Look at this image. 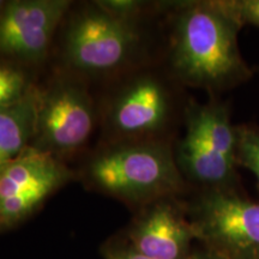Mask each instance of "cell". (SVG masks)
<instances>
[{
  "label": "cell",
  "instance_id": "obj_1",
  "mask_svg": "<svg viewBox=\"0 0 259 259\" xmlns=\"http://www.w3.org/2000/svg\"><path fill=\"white\" fill-rule=\"evenodd\" d=\"M233 22L212 5L197 6L181 18L174 52L179 72L197 83H216L238 69Z\"/></svg>",
  "mask_w": 259,
  "mask_h": 259
},
{
  "label": "cell",
  "instance_id": "obj_2",
  "mask_svg": "<svg viewBox=\"0 0 259 259\" xmlns=\"http://www.w3.org/2000/svg\"><path fill=\"white\" fill-rule=\"evenodd\" d=\"M89 178L105 192L131 200L163 193L179 185V174L170 155L153 144L109 149L92 161Z\"/></svg>",
  "mask_w": 259,
  "mask_h": 259
},
{
  "label": "cell",
  "instance_id": "obj_3",
  "mask_svg": "<svg viewBox=\"0 0 259 259\" xmlns=\"http://www.w3.org/2000/svg\"><path fill=\"white\" fill-rule=\"evenodd\" d=\"M69 179V170L54 155L25 148L0 167V227L24 219Z\"/></svg>",
  "mask_w": 259,
  "mask_h": 259
},
{
  "label": "cell",
  "instance_id": "obj_4",
  "mask_svg": "<svg viewBox=\"0 0 259 259\" xmlns=\"http://www.w3.org/2000/svg\"><path fill=\"white\" fill-rule=\"evenodd\" d=\"M93 126V105L85 90L59 83L40 94L31 147L52 155L71 153L88 141Z\"/></svg>",
  "mask_w": 259,
  "mask_h": 259
},
{
  "label": "cell",
  "instance_id": "obj_5",
  "mask_svg": "<svg viewBox=\"0 0 259 259\" xmlns=\"http://www.w3.org/2000/svg\"><path fill=\"white\" fill-rule=\"evenodd\" d=\"M137 32L126 18L101 9L80 15L71 25L66 41L70 63L92 72L113 70L127 59Z\"/></svg>",
  "mask_w": 259,
  "mask_h": 259
},
{
  "label": "cell",
  "instance_id": "obj_6",
  "mask_svg": "<svg viewBox=\"0 0 259 259\" xmlns=\"http://www.w3.org/2000/svg\"><path fill=\"white\" fill-rule=\"evenodd\" d=\"M69 5L65 0L9 3L0 14V51L22 59H40Z\"/></svg>",
  "mask_w": 259,
  "mask_h": 259
},
{
  "label": "cell",
  "instance_id": "obj_7",
  "mask_svg": "<svg viewBox=\"0 0 259 259\" xmlns=\"http://www.w3.org/2000/svg\"><path fill=\"white\" fill-rule=\"evenodd\" d=\"M206 231L238 252L259 248V204L215 194L204 204Z\"/></svg>",
  "mask_w": 259,
  "mask_h": 259
},
{
  "label": "cell",
  "instance_id": "obj_8",
  "mask_svg": "<svg viewBox=\"0 0 259 259\" xmlns=\"http://www.w3.org/2000/svg\"><path fill=\"white\" fill-rule=\"evenodd\" d=\"M166 112L163 90L155 80L143 78L130 85L116 100L111 122L120 134H145L162 124Z\"/></svg>",
  "mask_w": 259,
  "mask_h": 259
},
{
  "label": "cell",
  "instance_id": "obj_9",
  "mask_svg": "<svg viewBox=\"0 0 259 259\" xmlns=\"http://www.w3.org/2000/svg\"><path fill=\"white\" fill-rule=\"evenodd\" d=\"M186 226L168 206H157L132 233L134 248L150 259H179L189 242Z\"/></svg>",
  "mask_w": 259,
  "mask_h": 259
},
{
  "label": "cell",
  "instance_id": "obj_10",
  "mask_svg": "<svg viewBox=\"0 0 259 259\" xmlns=\"http://www.w3.org/2000/svg\"><path fill=\"white\" fill-rule=\"evenodd\" d=\"M38 103L40 94L28 90L19 101L0 108V167L29 147L35 135Z\"/></svg>",
  "mask_w": 259,
  "mask_h": 259
},
{
  "label": "cell",
  "instance_id": "obj_11",
  "mask_svg": "<svg viewBox=\"0 0 259 259\" xmlns=\"http://www.w3.org/2000/svg\"><path fill=\"white\" fill-rule=\"evenodd\" d=\"M181 158L191 176L205 183H219L223 180L229 174L233 164L231 161L215 153L190 124L181 145Z\"/></svg>",
  "mask_w": 259,
  "mask_h": 259
},
{
  "label": "cell",
  "instance_id": "obj_12",
  "mask_svg": "<svg viewBox=\"0 0 259 259\" xmlns=\"http://www.w3.org/2000/svg\"><path fill=\"white\" fill-rule=\"evenodd\" d=\"M190 125L198 131L215 153L233 163L236 137L225 113L218 108L200 109L190 119Z\"/></svg>",
  "mask_w": 259,
  "mask_h": 259
},
{
  "label": "cell",
  "instance_id": "obj_13",
  "mask_svg": "<svg viewBox=\"0 0 259 259\" xmlns=\"http://www.w3.org/2000/svg\"><path fill=\"white\" fill-rule=\"evenodd\" d=\"M28 90L27 80L21 71L0 66V108L19 101Z\"/></svg>",
  "mask_w": 259,
  "mask_h": 259
},
{
  "label": "cell",
  "instance_id": "obj_14",
  "mask_svg": "<svg viewBox=\"0 0 259 259\" xmlns=\"http://www.w3.org/2000/svg\"><path fill=\"white\" fill-rule=\"evenodd\" d=\"M212 6L232 22H250L259 25V0L223 2Z\"/></svg>",
  "mask_w": 259,
  "mask_h": 259
},
{
  "label": "cell",
  "instance_id": "obj_15",
  "mask_svg": "<svg viewBox=\"0 0 259 259\" xmlns=\"http://www.w3.org/2000/svg\"><path fill=\"white\" fill-rule=\"evenodd\" d=\"M238 139L241 163L253 171L259 183V135L252 131H242Z\"/></svg>",
  "mask_w": 259,
  "mask_h": 259
},
{
  "label": "cell",
  "instance_id": "obj_16",
  "mask_svg": "<svg viewBox=\"0 0 259 259\" xmlns=\"http://www.w3.org/2000/svg\"><path fill=\"white\" fill-rule=\"evenodd\" d=\"M101 9L109 14L126 18V16L134 14V11L138 8V3L130 2V0H112V2L100 3Z\"/></svg>",
  "mask_w": 259,
  "mask_h": 259
},
{
  "label": "cell",
  "instance_id": "obj_17",
  "mask_svg": "<svg viewBox=\"0 0 259 259\" xmlns=\"http://www.w3.org/2000/svg\"><path fill=\"white\" fill-rule=\"evenodd\" d=\"M108 259H150L145 257L142 253H139L132 248V250H124V251H115V252H109L107 255Z\"/></svg>",
  "mask_w": 259,
  "mask_h": 259
},
{
  "label": "cell",
  "instance_id": "obj_18",
  "mask_svg": "<svg viewBox=\"0 0 259 259\" xmlns=\"http://www.w3.org/2000/svg\"><path fill=\"white\" fill-rule=\"evenodd\" d=\"M4 3L2 2V0H0V14H2V11H3V9H4Z\"/></svg>",
  "mask_w": 259,
  "mask_h": 259
}]
</instances>
